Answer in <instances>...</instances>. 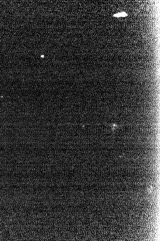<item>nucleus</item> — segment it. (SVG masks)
Masks as SVG:
<instances>
[{"instance_id":"obj_1","label":"nucleus","mask_w":160,"mask_h":241,"mask_svg":"<svg viewBox=\"0 0 160 241\" xmlns=\"http://www.w3.org/2000/svg\"><path fill=\"white\" fill-rule=\"evenodd\" d=\"M127 14L125 13V12H121L119 13L113 15V17H115V18H120V17H125L127 16Z\"/></svg>"}]
</instances>
